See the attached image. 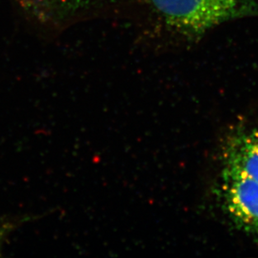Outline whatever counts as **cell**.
Instances as JSON below:
<instances>
[{"mask_svg": "<svg viewBox=\"0 0 258 258\" xmlns=\"http://www.w3.org/2000/svg\"><path fill=\"white\" fill-rule=\"evenodd\" d=\"M162 22L185 37L196 38L218 25L258 15V0H148Z\"/></svg>", "mask_w": 258, "mask_h": 258, "instance_id": "1", "label": "cell"}, {"mask_svg": "<svg viewBox=\"0 0 258 258\" xmlns=\"http://www.w3.org/2000/svg\"><path fill=\"white\" fill-rule=\"evenodd\" d=\"M217 193L234 227L258 246V182L243 173L222 166Z\"/></svg>", "mask_w": 258, "mask_h": 258, "instance_id": "2", "label": "cell"}, {"mask_svg": "<svg viewBox=\"0 0 258 258\" xmlns=\"http://www.w3.org/2000/svg\"><path fill=\"white\" fill-rule=\"evenodd\" d=\"M222 165L258 182V122L234 130L222 148Z\"/></svg>", "mask_w": 258, "mask_h": 258, "instance_id": "3", "label": "cell"}, {"mask_svg": "<svg viewBox=\"0 0 258 258\" xmlns=\"http://www.w3.org/2000/svg\"><path fill=\"white\" fill-rule=\"evenodd\" d=\"M34 13L51 20H64L83 15L102 0H24Z\"/></svg>", "mask_w": 258, "mask_h": 258, "instance_id": "4", "label": "cell"}, {"mask_svg": "<svg viewBox=\"0 0 258 258\" xmlns=\"http://www.w3.org/2000/svg\"><path fill=\"white\" fill-rule=\"evenodd\" d=\"M13 226L14 224L11 222H7V221L1 222L0 221V251H1V247H2L5 238L7 237L10 231L12 230Z\"/></svg>", "mask_w": 258, "mask_h": 258, "instance_id": "5", "label": "cell"}]
</instances>
